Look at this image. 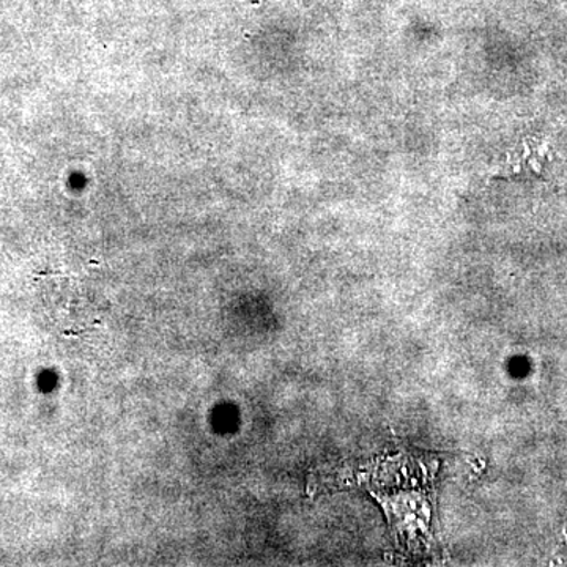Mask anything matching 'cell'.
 I'll return each mask as SVG.
<instances>
[]
</instances>
